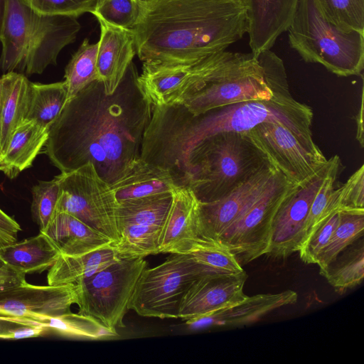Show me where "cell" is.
Masks as SVG:
<instances>
[{
    "instance_id": "c3c4849f",
    "label": "cell",
    "mask_w": 364,
    "mask_h": 364,
    "mask_svg": "<svg viewBox=\"0 0 364 364\" xmlns=\"http://www.w3.org/2000/svg\"><path fill=\"white\" fill-rule=\"evenodd\" d=\"M6 266H7L4 262L0 258V269H2L4 267H5Z\"/></svg>"
},
{
    "instance_id": "d6a6232c",
    "label": "cell",
    "mask_w": 364,
    "mask_h": 364,
    "mask_svg": "<svg viewBox=\"0 0 364 364\" xmlns=\"http://www.w3.org/2000/svg\"><path fill=\"white\" fill-rule=\"evenodd\" d=\"M161 227L128 225L119 230V239L111 243L119 258H144L159 252Z\"/></svg>"
},
{
    "instance_id": "3957f363",
    "label": "cell",
    "mask_w": 364,
    "mask_h": 364,
    "mask_svg": "<svg viewBox=\"0 0 364 364\" xmlns=\"http://www.w3.org/2000/svg\"><path fill=\"white\" fill-rule=\"evenodd\" d=\"M132 33L146 63H196L247 33L242 0H144Z\"/></svg>"
},
{
    "instance_id": "bcb514c9",
    "label": "cell",
    "mask_w": 364,
    "mask_h": 364,
    "mask_svg": "<svg viewBox=\"0 0 364 364\" xmlns=\"http://www.w3.org/2000/svg\"><path fill=\"white\" fill-rule=\"evenodd\" d=\"M8 0H0V41Z\"/></svg>"
},
{
    "instance_id": "681fc988",
    "label": "cell",
    "mask_w": 364,
    "mask_h": 364,
    "mask_svg": "<svg viewBox=\"0 0 364 364\" xmlns=\"http://www.w3.org/2000/svg\"><path fill=\"white\" fill-rule=\"evenodd\" d=\"M141 1H144V0H141Z\"/></svg>"
},
{
    "instance_id": "74e56055",
    "label": "cell",
    "mask_w": 364,
    "mask_h": 364,
    "mask_svg": "<svg viewBox=\"0 0 364 364\" xmlns=\"http://www.w3.org/2000/svg\"><path fill=\"white\" fill-rule=\"evenodd\" d=\"M141 0H97L92 12L97 20L130 30L140 14Z\"/></svg>"
},
{
    "instance_id": "7c38bea8",
    "label": "cell",
    "mask_w": 364,
    "mask_h": 364,
    "mask_svg": "<svg viewBox=\"0 0 364 364\" xmlns=\"http://www.w3.org/2000/svg\"><path fill=\"white\" fill-rule=\"evenodd\" d=\"M278 170L267 164L224 198L211 203H200L198 210L200 236L217 241L262 195Z\"/></svg>"
},
{
    "instance_id": "ba28073f",
    "label": "cell",
    "mask_w": 364,
    "mask_h": 364,
    "mask_svg": "<svg viewBox=\"0 0 364 364\" xmlns=\"http://www.w3.org/2000/svg\"><path fill=\"white\" fill-rule=\"evenodd\" d=\"M147 267L144 258H119L75 284L76 303L81 314L112 330L122 328L137 282Z\"/></svg>"
},
{
    "instance_id": "d590c367",
    "label": "cell",
    "mask_w": 364,
    "mask_h": 364,
    "mask_svg": "<svg viewBox=\"0 0 364 364\" xmlns=\"http://www.w3.org/2000/svg\"><path fill=\"white\" fill-rule=\"evenodd\" d=\"M324 16L344 31L364 33V0H316Z\"/></svg>"
},
{
    "instance_id": "f546056e",
    "label": "cell",
    "mask_w": 364,
    "mask_h": 364,
    "mask_svg": "<svg viewBox=\"0 0 364 364\" xmlns=\"http://www.w3.org/2000/svg\"><path fill=\"white\" fill-rule=\"evenodd\" d=\"M319 272L340 294L360 284L364 278L363 240L349 245Z\"/></svg>"
},
{
    "instance_id": "603a6c76",
    "label": "cell",
    "mask_w": 364,
    "mask_h": 364,
    "mask_svg": "<svg viewBox=\"0 0 364 364\" xmlns=\"http://www.w3.org/2000/svg\"><path fill=\"white\" fill-rule=\"evenodd\" d=\"M61 255L85 254L109 245L112 242L77 218L57 212L44 232Z\"/></svg>"
},
{
    "instance_id": "30bf717a",
    "label": "cell",
    "mask_w": 364,
    "mask_h": 364,
    "mask_svg": "<svg viewBox=\"0 0 364 364\" xmlns=\"http://www.w3.org/2000/svg\"><path fill=\"white\" fill-rule=\"evenodd\" d=\"M279 171L257 200L217 241L225 245L242 266L268 254L277 211L296 186Z\"/></svg>"
},
{
    "instance_id": "5bb4252c",
    "label": "cell",
    "mask_w": 364,
    "mask_h": 364,
    "mask_svg": "<svg viewBox=\"0 0 364 364\" xmlns=\"http://www.w3.org/2000/svg\"><path fill=\"white\" fill-rule=\"evenodd\" d=\"M76 303L75 285L38 286L26 282L0 292V316L41 318L70 311Z\"/></svg>"
},
{
    "instance_id": "60d3db41",
    "label": "cell",
    "mask_w": 364,
    "mask_h": 364,
    "mask_svg": "<svg viewBox=\"0 0 364 364\" xmlns=\"http://www.w3.org/2000/svg\"><path fill=\"white\" fill-rule=\"evenodd\" d=\"M37 13L78 17L93 11L97 0H25Z\"/></svg>"
},
{
    "instance_id": "44dd1931",
    "label": "cell",
    "mask_w": 364,
    "mask_h": 364,
    "mask_svg": "<svg viewBox=\"0 0 364 364\" xmlns=\"http://www.w3.org/2000/svg\"><path fill=\"white\" fill-rule=\"evenodd\" d=\"M35 11L25 0H8L1 42L3 72L22 71L31 35Z\"/></svg>"
},
{
    "instance_id": "7a4b0ae2",
    "label": "cell",
    "mask_w": 364,
    "mask_h": 364,
    "mask_svg": "<svg viewBox=\"0 0 364 364\" xmlns=\"http://www.w3.org/2000/svg\"><path fill=\"white\" fill-rule=\"evenodd\" d=\"M269 82L273 96L269 100L238 102L198 115L182 105L153 106L140 158L169 171L176 185L185 186L190 155L201 141L220 132L243 133L263 122L279 123L308 149L321 151L312 137L313 110L292 97L284 62L277 55Z\"/></svg>"
},
{
    "instance_id": "7dc6e473",
    "label": "cell",
    "mask_w": 364,
    "mask_h": 364,
    "mask_svg": "<svg viewBox=\"0 0 364 364\" xmlns=\"http://www.w3.org/2000/svg\"><path fill=\"white\" fill-rule=\"evenodd\" d=\"M1 97H2V83L0 77V120H1Z\"/></svg>"
},
{
    "instance_id": "836d02e7",
    "label": "cell",
    "mask_w": 364,
    "mask_h": 364,
    "mask_svg": "<svg viewBox=\"0 0 364 364\" xmlns=\"http://www.w3.org/2000/svg\"><path fill=\"white\" fill-rule=\"evenodd\" d=\"M364 209L339 211V222L328 243L318 255L317 264L323 269L343 250L363 236Z\"/></svg>"
},
{
    "instance_id": "7402d4cb",
    "label": "cell",
    "mask_w": 364,
    "mask_h": 364,
    "mask_svg": "<svg viewBox=\"0 0 364 364\" xmlns=\"http://www.w3.org/2000/svg\"><path fill=\"white\" fill-rule=\"evenodd\" d=\"M49 128L25 119L16 128L5 151L0 154V171L10 179L32 165L48 138Z\"/></svg>"
},
{
    "instance_id": "277c9868",
    "label": "cell",
    "mask_w": 364,
    "mask_h": 364,
    "mask_svg": "<svg viewBox=\"0 0 364 364\" xmlns=\"http://www.w3.org/2000/svg\"><path fill=\"white\" fill-rule=\"evenodd\" d=\"M269 164L244 133H218L204 139L191 152L186 187L200 203L214 202Z\"/></svg>"
},
{
    "instance_id": "6da1fadb",
    "label": "cell",
    "mask_w": 364,
    "mask_h": 364,
    "mask_svg": "<svg viewBox=\"0 0 364 364\" xmlns=\"http://www.w3.org/2000/svg\"><path fill=\"white\" fill-rule=\"evenodd\" d=\"M132 62L120 84L107 95L95 80L66 102L49 128L44 153L61 173L92 163L109 185L140 159L153 105L141 91Z\"/></svg>"
},
{
    "instance_id": "83f0119b",
    "label": "cell",
    "mask_w": 364,
    "mask_h": 364,
    "mask_svg": "<svg viewBox=\"0 0 364 364\" xmlns=\"http://www.w3.org/2000/svg\"><path fill=\"white\" fill-rule=\"evenodd\" d=\"M172 193H160L118 202V230L128 225L163 228L172 203Z\"/></svg>"
},
{
    "instance_id": "8d00e7d4",
    "label": "cell",
    "mask_w": 364,
    "mask_h": 364,
    "mask_svg": "<svg viewBox=\"0 0 364 364\" xmlns=\"http://www.w3.org/2000/svg\"><path fill=\"white\" fill-rule=\"evenodd\" d=\"M59 193L56 176L51 181H40L33 186L31 213L40 232H44L54 218Z\"/></svg>"
},
{
    "instance_id": "e575fe53",
    "label": "cell",
    "mask_w": 364,
    "mask_h": 364,
    "mask_svg": "<svg viewBox=\"0 0 364 364\" xmlns=\"http://www.w3.org/2000/svg\"><path fill=\"white\" fill-rule=\"evenodd\" d=\"M341 162L338 156L331 158V164L324 180L316 193L304 223L301 246L333 213L328 208L330 196L340 171ZM300 246V247H301Z\"/></svg>"
},
{
    "instance_id": "8992f818",
    "label": "cell",
    "mask_w": 364,
    "mask_h": 364,
    "mask_svg": "<svg viewBox=\"0 0 364 364\" xmlns=\"http://www.w3.org/2000/svg\"><path fill=\"white\" fill-rule=\"evenodd\" d=\"M287 31L289 46L306 63L321 64L341 77L361 75L364 33L340 29L324 16L316 0H299Z\"/></svg>"
},
{
    "instance_id": "d6986e66",
    "label": "cell",
    "mask_w": 364,
    "mask_h": 364,
    "mask_svg": "<svg viewBox=\"0 0 364 364\" xmlns=\"http://www.w3.org/2000/svg\"><path fill=\"white\" fill-rule=\"evenodd\" d=\"M296 292L287 290L276 294H259L247 296L232 305L205 316L186 321L191 329L213 326H240L257 321L271 311L296 302Z\"/></svg>"
},
{
    "instance_id": "4316f807",
    "label": "cell",
    "mask_w": 364,
    "mask_h": 364,
    "mask_svg": "<svg viewBox=\"0 0 364 364\" xmlns=\"http://www.w3.org/2000/svg\"><path fill=\"white\" fill-rule=\"evenodd\" d=\"M1 78L2 97L0 120V154H2L18 125L25 119L31 82L15 71Z\"/></svg>"
},
{
    "instance_id": "7bdbcfd3",
    "label": "cell",
    "mask_w": 364,
    "mask_h": 364,
    "mask_svg": "<svg viewBox=\"0 0 364 364\" xmlns=\"http://www.w3.org/2000/svg\"><path fill=\"white\" fill-rule=\"evenodd\" d=\"M19 224L0 208V247L18 241Z\"/></svg>"
},
{
    "instance_id": "8fae6325",
    "label": "cell",
    "mask_w": 364,
    "mask_h": 364,
    "mask_svg": "<svg viewBox=\"0 0 364 364\" xmlns=\"http://www.w3.org/2000/svg\"><path fill=\"white\" fill-rule=\"evenodd\" d=\"M243 133L269 163L295 185L311 178L328 161L322 151L310 150L279 123L263 122Z\"/></svg>"
},
{
    "instance_id": "f35d334b",
    "label": "cell",
    "mask_w": 364,
    "mask_h": 364,
    "mask_svg": "<svg viewBox=\"0 0 364 364\" xmlns=\"http://www.w3.org/2000/svg\"><path fill=\"white\" fill-rule=\"evenodd\" d=\"M331 200L338 211L364 209V165L355 171L338 188H334Z\"/></svg>"
},
{
    "instance_id": "9c48e42d",
    "label": "cell",
    "mask_w": 364,
    "mask_h": 364,
    "mask_svg": "<svg viewBox=\"0 0 364 364\" xmlns=\"http://www.w3.org/2000/svg\"><path fill=\"white\" fill-rule=\"evenodd\" d=\"M60 185L57 212L77 218L112 242L119 239L117 223L118 201L108 183L87 163L56 176Z\"/></svg>"
},
{
    "instance_id": "4dcf8cb0",
    "label": "cell",
    "mask_w": 364,
    "mask_h": 364,
    "mask_svg": "<svg viewBox=\"0 0 364 364\" xmlns=\"http://www.w3.org/2000/svg\"><path fill=\"white\" fill-rule=\"evenodd\" d=\"M67 101L64 81L49 83H30L26 118L50 128Z\"/></svg>"
},
{
    "instance_id": "5b68a950",
    "label": "cell",
    "mask_w": 364,
    "mask_h": 364,
    "mask_svg": "<svg viewBox=\"0 0 364 364\" xmlns=\"http://www.w3.org/2000/svg\"><path fill=\"white\" fill-rule=\"evenodd\" d=\"M276 55L271 50L213 54L205 85L181 105L198 115L232 104L270 99L269 70Z\"/></svg>"
},
{
    "instance_id": "ee69618b",
    "label": "cell",
    "mask_w": 364,
    "mask_h": 364,
    "mask_svg": "<svg viewBox=\"0 0 364 364\" xmlns=\"http://www.w3.org/2000/svg\"><path fill=\"white\" fill-rule=\"evenodd\" d=\"M26 274L18 272L9 266L0 269V292L20 285L26 282Z\"/></svg>"
},
{
    "instance_id": "1f68e13d",
    "label": "cell",
    "mask_w": 364,
    "mask_h": 364,
    "mask_svg": "<svg viewBox=\"0 0 364 364\" xmlns=\"http://www.w3.org/2000/svg\"><path fill=\"white\" fill-rule=\"evenodd\" d=\"M97 48L98 42L90 43L88 39H85L65 67L66 102L91 82L100 80L97 68Z\"/></svg>"
},
{
    "instance_id": "9a60e30c",
    "label": "cell",
    "mask_w": 364,
    "mask_h": 364,
    "mask_svg": "<svg viewBox=\"0 0 364 364\" xmlns=\"http://www.w3.org/2000/svg\"><path fill=\"white\" fill-rule=\"evenodd\" d=\"M80 28L77 17L35 11L22 71L41 74L48 65H55L61 50L75 41Z\"/></svg>"
},
{
    "instance_id": "b9f144b4",
    "label": "cell",
    "mask_w": 364,
    "mask_h": 364,
    "mask_svg": "<svg viewBox=\"0 0 364 364\" xmlns=\"http://www.w3.org/2000/svg\"><path fill=\"white\" fill-rule=\"evenodd\" d=\"M47 330L44 327L27 325L11 317L0 316V338L21 339L37 337Z\"/></svg>"
},
{
    "instance_id": "e0dca14e",
    "label": "cell",
    "mask_w": 364,
    "mask_h": 364,
    "mask_svg": "<svg viewBox=\"0 0 364 364\" xmlns=\"http://www.w3.org/2000/svg\"><path fill=\"white\" fill-rule=\"evenodd\" d=\"M247 275L210 274L192 284L181 306L178 318L188 321L242 301Z\"/></svg>"
},
{
    "instance_id": "484cf974",
    "label": "cell",
    "mask_w": 364,
    "mask_h": 364,
    "mask_svg": "<svg viewBox=\"0 0 364 364\" xmlns=\"http://www.w3.org/2000/svg\"><path fill=\"white\" fill-rule=\"evenodd\" d=\"M119 259L111 243L78 255H60L48 269V285H75Z\"/></svg>"
},
{
    "instance_id": "52a82bcc",
    "label": "cell",
    "mask_w": 364,
    "mask_h": 364,
    "mask_svg": "<svg viewBox=\"0 0 364 364\" xmlns=\"http://www.w3.org/2000/svg\"><path fill=\"white\" fill-rule=\"evenodd\" d=\"M210 274H217L191 254H172L161 264L143 270L130 309L144 317L178 318L188 289L196 280Z\"/></svg>"
},
{
    "instance_id": "4fadbf2b",
    "label": "cell",
    "mask_w": 364,
    "mask_h": 364,
    "mask_svg": "<svg viewBox=\"0 0 364 364\" xmlns=\"http://www.w3.org/2000/svg\"><path fill=\"white\" fill-rule=\"evenodd\" d=\"M330 164L331 159L311 178L297 185L281 204L273 220L268 254L284 258L299 251L310 207Z\"/></svg>"
},
{
    "instance_id": "d4e9b609",
    "label": "cell",
    "mask_w": 364,
    "mask_h": 364,
    "mask_svg": "<svg viewBox=\"0 0 364 364\" xmlns=\"http://www.w3.org/2000/svg\"><path fill=\"white\" fill-rule=\"evenodd\" d=\"M118 202L165 192L178 186L169 171L141 158L123 177L111 185Z\"/></svg>"
},
{
    "instance_id": "f1b7e54d",
    "label": "cell",
    "mask_w": 364,
    "mask_h": 364,
    "mask_svg": "<svg viewBox=\"0 0 364 364\" xmlns=\"http://www.w3.org/2000/svg\"><path fill=\"white\" fill-rule=\"evenodd\" d=\"M22 323L44 327L59 333L85 338L101 339L115 337L117 331L102 325L90 316L69 312L57 316L41 318L15 317Z\"/></svg>"
},
{
    "instance_id": "ab89813d",
    "label": "cell",
    "mask_w": 364,
    "mask_h": 364,
    "mask_svg": "<svg viewBox=\"0 0 364 364\" xmlns=\"http://www.w3.org/2000/svg\"><path fill=\"white\" fill-rule=\"evenodd\" d=\"M339 222V211L333 213L301 246L299 253L306 264H316L318 255L328 243Z\"/></svg>"
},
{
    "instance_id": "ac0fdd59",
    "label": "cell",
    "mask_w": 364,
    "mask_h": 364,
    "mask_svg": "<svg viewBox=\"0 0 364 364\" xmlns=\"http://www.w3.org/2000/svg\"><path fill=\"white\" fill-rule=\"evenodd\" d=\"M247 14L251 52L270 50L277 38L287 31L299 0H242Z\"/></svg>"
},
{
    "instance_id": "f6af8a7d",
    "label": "cell",
    "mask_w": 364,
    "mask_h": 364,
    "mask_svg": "<svg viewBox=\"0 0 364 364\" xmlns=\"http://www.w3.org/2000/svg\"><path fill=\"white\" fill-rule=\"evenodd\" d=\"M357 134L356 139L363 146V89H362L360 107L356 116Z\"/></svg>"
},
{
    "instance_id": "cb8c5ba5",
    "label": "cell",
    "mask_w": 364,
    "mask_h": 364,
    "mask_svg": "<svg viewBox=\"0 0 364 364\" xmlns=\"http://www.w3.org/2000/svg\"><path fill=\"white\" fill-rule=\"evenodd\" d=\"M60 255L53 241L43 232L0 247V258L4 263L23 274L49 269Z\"/></svg>"
},
{
    "instance_id": "ffe728a7",
    "label": "cell",
    "mask_w": 364,
    "mask_h": 364,
    "mask_svg": "<svg viewBox=\"0 0 364 364\" xmlns=\"http://www.w3.org/2000/svg\"><path fill=\"white\" fill-rule=\"evenodd\" d=\"M100 25L97 68L107 95H112L120 84L136 55L132 33L97 20Z\"/></svg>"
},
{
    "instance_id": "2e32d148",
    "label": "cell",
    "mask_w": 364,
    "mask_h": 364,
    "mask_svg": "<svg viewBox=\"0 0 364 364\" xmlns=\"http://www.w3.org/2000/svg\"><path fill=\"white\" fill-rule=\"evenodd\" d=\"M173 199L159 239V253L190 254L207 240L198 226L199 200L188 187L173 191Z\"/></svg>"
}]
</instances>
